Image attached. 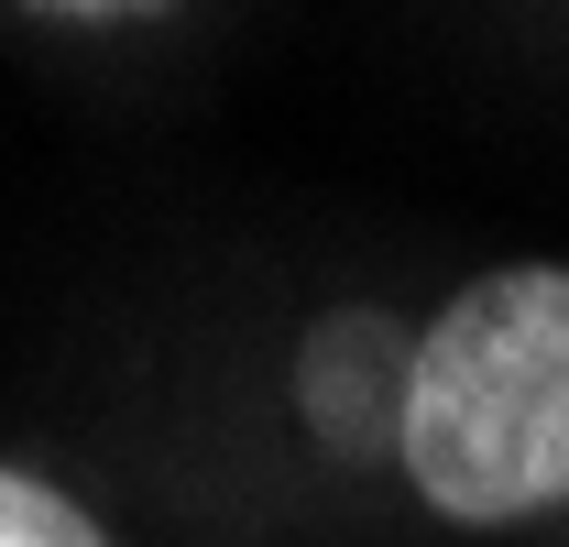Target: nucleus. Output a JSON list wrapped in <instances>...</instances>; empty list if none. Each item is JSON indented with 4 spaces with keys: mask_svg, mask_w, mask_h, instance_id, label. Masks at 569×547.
Instances as JSON below:
<instances>
[{
    "mask_svg": "<svg viewBox=\"0 0 569 547\" xmlns=\"http://www.w3.org/2000/svg\"><path fill=\"white\" fill-rule=\"evenodd\" d=\"M395 471L449 526L569 504V263H493L417 329Z\"/></svg>",
    "mask_w": 569,
    "mask_h": 547,
    "instance_id": "obj_1",
    "label": "nucleus"
},
{
    "mask_svg": "<svg viewBox=\"0 0 569 547\" xmlns=\"http://www.w3.org/2000/svg\"><path fill=\"white\" fill-rule=\"evenodd\" d=\"M406 350L417 340H395V318H372V307H340V318L307 329V350H296V406L318 416L329 449H395Z\"/></svg>",
    "mask_w": 569,
    "mask_h": 547,
    "instance_id": "obj_2",
    "label": "nucleus"
},
{
    "mask_svg": "<svg viewBox=\"0 0 569 547\" xmlns=\"http://www.w3.org/2000/svg\"><path fill=\"white\" fill-rule=\"evenodd\" d=\"M0 547H110V526L77 504L67 481L11 471V460H0Z\"/></svg>",
    "mask_w": 569,
    "mask_h": 547,
    "instance_id": "obj_3",
    "label": "nucleus"
}]
</instances>
